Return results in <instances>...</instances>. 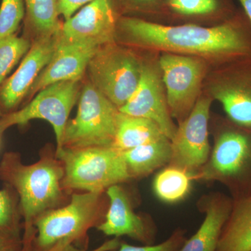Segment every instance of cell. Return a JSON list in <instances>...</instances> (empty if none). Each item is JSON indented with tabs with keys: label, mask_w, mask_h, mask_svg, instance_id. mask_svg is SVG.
<instances>
[{
	"label": "cell",
	"mask_w": 251,
	"mask_h": 251,
	"mask_svg": "<svg viewBox=\"0 0 251 251\" xmlns=\"http://www.w3.org/2000/svg\"><path fill=\"white\" fill-rule=\"evenodd\" d=\"M162 5L168 12L181 18L227 21L236 14L230 0H164Z\"/></svg>",
	"instance_id": "44dd1931"
},
{
	"label": "cell",
	"mask_w": 251,
	"mask_h": 251,
	"mask_svg": "<svg viewBox=\"0 0 251 251\" xmlns=\"http://www.w3.org/2000/svg\"><path fill=\"white\" fill-rule=\"evenodd\" d=\"M79 94L78 81H62L39 91L25 106L0 117V135L14 126L27 125L31 120H43L53 128L56 150L62 145L63 135Z\"/></svg>",
	"instance_id": "ba28073f"
},
{
	"label": "cell",
	"mask_w": 251,
	"mask_h": 251,
	"mask_svg": "<svg viewBox=\"0 0 251 251\" xmlns=\"http://www.w3.org/2000/svg\"><path fill=\"white\" fill-rule=\"evenodd\" d=\"M25 16L24 0H1L0 39L14 35Z\"/></svg>",
	"instance_id": "484cf974"
},
{
	"label": "cell",
	"mask_w": 251,
	"mask_h": 251,
	"mask_svg": "<svg viewBox=\"0 0 251 251\" xmlns=\"http://www.w3.org/2000/svg\"><path fill=\"white\" fill-rule=\"evenodd\" d=\"M108 207L103 222L97 229L107 236L118 238L126 236L150 245L153 242L152 230L140 216L135 214L126 193L119 185L110 186L105 191Z\"/></svg>",
	"instance_id": "9a60e30c"
},
{
	"label": "cell",
	"mask_w": 251,
	"mask_h": 251,
	"mask_svg": "<svg viewBox=\"0 0 251 251\" xmlns=\"http://www.w3.org/2000/svg\"><path fill=\"white\" fill-rule=\"evenodd\" d=\"M117 29L138 45L168 52L197 54L226 62L251 57V24L244 11L213 27L165 25L134 16H121Z\"/></svg>",
	"instance_id": "6da1fadb"
},
{
	"label": "cell",
	"mask_w": 251,
	"mask_h": 251,
	"mask_svg": "<svg viewBox=\"0 0 251 251\" xmlns=\"http://www.w3.org/2000/svg\"><path fill=\"white\" fill-rule=\"evenodd\" d=\"M118 16L113 0H94L63 23L59 43L109 45L117 32Z\"/></svg>",
	"instance_id": "8fae6325"
},
{
	"label": "cell",
	"mask_w": 251,
	"mask_h": 251,
	"mask_svg": "<svg viewBox=\"0 0 251 251\" xmlns=\"http://www.w3.org/2000/svg\"><path fill=\"white\" fill-rule=\"evenodd\" d=\"M167 138L154 122L120 112L113 147L125 151Z\"/></svg>",
	"instance_id": "ffe728a7"
},
{
	"label": "cell",
	"mask_w": 251,
	"mask_h": 251,
	"mask_svg": "<svg viewBox=\"0 0 251 251\" xmlns=\"http://www.w3.org/2000/svg\"><path fill=\"white\" fill-rule=\"evenodd\" d=\"M94 0H58V12L64 20L69 19L77 10L88 4Z\"/></svg>",
	"instance_id": "f1b7e54d"
},
{
	"label": "cell",
	"mask_w": 251,
	"mask_h": 251,
	"mask_svg": "<svg viewBox=\"0 0 251 251\" xmlns=\"http://www.w3.org/2000/svg\"><path fill=\"white\" fill-rule=\"evenodd\" d=\"M59 43L55 35L39 37L31 46L16 72L0 89V105L6 110L16 108L53 57Z\"/></svg>",
	"instance_id": "5bb4252c"
},
{
	"label": "cell",
	"mask_w": 251,
	"mask_h": 251,
	"mask_svg": "<svg viewBox=\"0 0 251 251\" xmlns=\"http://www.w3.org/2000/svg\"><path fill=\"white\" fill-rule=\"evenodd\" d=\"M55 153L64 167L62 187L69 195L105 193L110 186L131 179L123 153L115 147L62 148Z\"/></svg>",
	"instance_id": "3957f363"
},
{
	"label": "cell",
	"mask_w": 251,
	"mask_h": 251,
	"mask_svg": "<svg viewBox=\"0 0 251 251\" xmlns=\"http://www.w3.org/2000/svg\"><path fill=\"white\" fill-rule=\"evenodd\" d=\"M120 115L116 105L88 82L81 92L76 115L66 125L59 149L113 147Z\"/></svg>",
	"instance_id": "8992f818"
},
{
	"label": "cell",
	"mask_w": 251,
	"mask_h": 251,
	"mask_svg": "<svg viewBox=\"0 0 251 251\" xmlns=\"http://www.w3.org/2000/svg\"><path fill=\"white\" fill-rule=\"evenodd\" d=\"M141 67L134 54L109 44L98 50L87 69L91 84L120 108L136 90Z\"/></svg>",
	"instance_id": "52a82bcc"
},
{
	"label": "cell",
	"mask_w": 251,
	"mask_h": 251,
	"mask_svg": "<svg viewBox=\"0 0 251 251\" xmlns=\"http://www.w3.org/2000/svg\"><path fill=\"white\" fill-rule=\"evenodd\" d=\"M159 67L170 113L181 123L200 98L205 64L196 57L168 52L160 58Z\"/></svg>",
	"instance_id": "9c48e42d"
},
{
	"label": "cell",
	"mask_w": 251,
	"mask_h": 251,
	"mask_svg": "<svg viewBox=\"0 0 251 251\" xmlns=\"http://www.w3.org/2000/svg\"><path fill=\"white\" fill-rule=\"evenodd\" d=\"M192 179V176L186 172L168 166L155 176L153 191L163 202H179L189 193Z\"/></svg>",
	"instance_id": "603a6c76"
},
{
	"label": "cell",
	"mask_w": 251,
	"mask_h": 251,
	"mask_svg": "<svg viewBox=\"0 0 251 251\" xmlns=\"http://www.w3.org/2000/svg\"><path fill=\"white\" fill-rule=\"evenodd\" d=\"M2 114L1 113V112H0V117H1V116H2Z\"/></svg>",
	"instance_id": "836d02e7"
},
{
	"label": "cell",
	"mask_w": 251,
	"mask_h": 251,
	"mask_svg": "<svg viewBox=\"0 0 251 251\" xmlns=\"http://www.w3.org/2000/svg\"><path fill=\"white\" fill-rule=\"evenodd\" d=\"M104 193L74 192L65 205L39 216L34 222L35 251H48L59 244H75L103 222L105 214Z\"/></svg>",
	"instance_id": "277c9868"
},
{
	"label": "cell",
	"mask_w": 251,
	"mask_h": 251,
	"mask_svg": "<svg viewBox=\"0 0 251 251\" xmlns=\"http://www.w3.org/2000/svg\"><path fill=\"white\" fill-rule=\"evenodd\" d=\"M211 104L210 98L198 99L171 140L173 155L168 166L186 172L193 179L210 156L208 126Z\"/></svg>",
	"instance_id": "30bf717a"
},
{
	"label": "cell",
	"mask_w": 251,
	"mask_h": 251,
	"mask_svg": "<svg viewBox=\"0 0 251 251\" xmlns=\"http://www.w3.org/2000/svg\"><path fill=\"white\" fill-rule=\"evenodd\" d=\"M160 72V67L154 64L142 63L138 87L129 100L119 110L125 115L143 117L154 122L171 141L177 127L170 113Z\"/></svg>",
	"instance_id": "7c38bea8"
},
{
	"label": "cell",
	"mask_w": 251,
	"mask_h": 251,
	"mask_svg": "<svg viewBox=\"0 0 251 251\" xmlns=\"http://www.w3.org/2000/svg\"><path fill=\"white\" fill-rule=\"evenodd\" d=\"M100 47L87 44H59L53 57L33 84L32 97L50 85L62 81H79L89 62Z\"/></svg>",
	"instance_id": "2e32d148"
},
{
	"label": "cell",
	"mask_w": 251,
	"mask_h": 251,
	"mask_svg": "<svg viewBox=\"0 0 251 251\" xmlns=\"http://www.w3.org/2000/svg\"><path fill=\"white\" fill-rule=\"evenodd\" d=\"M125 3L126 6L130 9H148L152 7L157 3L162 0H122Z\"/></svg>",
	"instance_id": "4dcf8cb0"
},
{
	"label": "cell",
	"mask_w": 251,
	"mask_h": 251,
	"mask_svg": "<svg viewBox=\"0 0 251 251\" xmlns=\"http://www.w3.org/2000/svg\"><path fill=\"white\" fill-rule=\"evenodd\" d=\"M22 219L17 194L12 188L4 185L0 189V233L22 238Z\"/></svg>",
	"instance_id": "cb8c5ba5"
},
{
	"label": "cell",
	"mask_w": 251,
	"mask_h": 251,
	"mask_svg": "<svg viewBox=\"0 0 251 251\" xmlns=\"http://www.w3.org/2000/svg\"><path fill=\"white\" fill-rule=\"evenodd\" d=\"M232 200L216 251H251V191Z\"/></svg>",
	"instance_id": "ac0fdd59"
},
{
	"label": "cell",
	"mask_w": 251,
	"mask_h": 251,
	"mask_svg": "<svg viewBox=\"0 0 251 251\" xmlns=\"http://www.w3.org/2000/svg\"><path fill=\"white\" fill-rule=\"evenodd\" d=\"M231 64L211 88V94L223 105L230 121L251 129V57Z\"/></svg>",
	"instance_id": "4fadbf2b"
},
{
	"label": "cell",
	"mask_w": 251,
	"mask_h": 251,
	"mask_svg": "<svg viewBox=\"0 0 251 251\" xmlns=\"http://www.w3.org/2000/svg\"><path fill=\"white\" fill-rule=\"evenodd\" d=\"M27 27L38 36L58 34L62 27L59 21L58 0H24Z\"/></svg>",
	"instance_id": "7402d4cb"
},
{
	"label": "cell",
	"mask_w": 251,
	"mask_h": 251,
	"mask_svg": "<svg viewBox=\"0 0 251 251\" xmlns=\"http://www.w3.org/2000/svg\"><path fill=\"white\" fill-rule=\"evenodd\" d=\"M20 251H35L33 246H23V249Z\"/></svg>",
	"instance_id": "d6a6232c"
},
{
	"label": "cell",
	"mask_w": 251,
	"mask_h": 251,
	"mask_svg": "<svg viewBox=\"0 0 251 251\" xmlns=\"http://www.w3.org/2000/svg\"><path fill=\"white\" fill-rule=\"evenodd\" d=\"M30 48L29 40L16 34L0 39V85Z\"/></svg>",
	"instance_id": "d4e9b609"
},
{
	"label": "cell",
	"mask_w": 251,
	"mask_h": 251,
	"mask_svg": "<svg viewBox=\"0 0 251 251\" xmlns=\"http://www.w3.org/2000/svg\"><path fill=\"white\" fill-rule=\"evenodd\" d=\"M232 197L221 193L206 196L201 202L205 214L201 227L179 251H216L220 236L232 207Z\"/></svg>",
	"instance_id": "e0dca14e"
},
{
	"label": "cell",
	"mask_w": 251,
	"mask_h": 251,
	"mask_svg": "<svg viewBox=\"0 0 251 251\" xmlns=\"http://www.w3.org/2000/svg\"><path fill=\"white\" fill-rule=\"evenodd\" d=\"M193 179L221 183L232 198L251 191V129L227 118L216 133L209 159Z\"/></svg>",
	"instance_id": "5b68a950"
},
{
	"label": "cell",
	"mask_w": 251,
	"mask_h": 251,
	"mask_svg": "<svg viewBox=\"0 0 251 251\" xmlns=\"http://www.w3.org/2000/svg\"><path fill=\"white\" fill-rule=\"evenodd\" d=\"M23 247L22 238L0 233V251H20Z\"/></svg>",
	"instance_id": "f546056e"
},
{
	"label": "cell",
	"mask_w": 251,
	"mask_h": 251,
	"mask_svg": "<svg viewBox=\"0 0 251 251\" xmlns=\"http://www.w3.org/2000/svg\"><path fill=\"white\" fill-rule=\"evenodd\" d=\"M130 178L148 176L171 163L173 150L168 138L122 151Z\"/></svg>",
	"instance_id": "d6986e66"
},
{
	"label": "cell",
	"mask_w": 251,
	"mask_h": 251,
	"mask_svg": "<svg viewBox=\"0 0 251 251\" xmlns=\"http://www.w3.org/2000/svg\"><path fill=\"white\" fill-rule=\"evenodd\" d=\"M186 241L184 231L177 229L167 240L157 245L135 247L122 243L118 251H179Z\"/></svg>",
	"instance_id": "4316f807"
},
{
	"label": "cell",
	"mask_w": 251,
	"mask_h": 251,
	"mask_svg": "<svg viewBox=\"0 0 251 251\" xmlns=\"http://www.w3.org/2000/svg\"><path fill=\"white\" fill-rule=\"evenodd\" d=\"M120 245V242L118 238L115 237L111 240L103 243L102 245L94 250L86 251L73 244H59L48 251H114L118 249Z\"/></svg>",
	"instance_id": "83f0119b"
},
{
	"label": "cell",
	"mask_w": 251,
	"mask_h": 251,
	"mask_svg": "<svg viewBox=\"0 0 251 251\" xmlns=\"http://www.w3.org/2000/svg\"><path fill=\"white\" fill-rule=\"evenodd\" d=\"M64 167L55 151H45L36 163L26 165L14 151L0 161V180L17 194L23 220V246H32L34 222L48 212L65 205L69 193L62 187Z\"/></svg>",
	"instance_id": "7a4b0ae2"
},
{
	"label": "cell",
	"mask_w": 251,
	"mask_h": 251,
	"mask_svg": "<svg viewBox=\"0 0 251 251\" xmlns=\"http://www.w3.org/2000/svg\"><path fill=\"white\" fill-rule=\"evenodd\" d=\"M242 5L244 14H246L251 24V0H238Z\"/></svg>",
	"instance_id": "1f68e13d"
}]
</instances>
